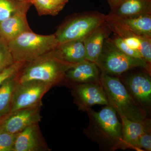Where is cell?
Returning a JSON list of instances; mask_svg holds the SVG:
<instances>
[{
    "mask_svg": "<svg viewBox=\"0 0 151 151\" xmlns=\"http://www.w3.org/2000/svg\"><path fill=\"white\" fill-rule=\"evenodd\" d=\"M42 106V103L11 112L0 119V127L9 133L17 134L31 125L39 124L42 119L40 114Z\"/></svg>",
    "mask_w": 151,
    "mask_h": 151,
    "instance_id": "8",
    "label": "cell"
},
{
    "mask_svg": "<svg viewBox=\"0 0 151 151\" xmlns=\"http://www.w3.org/2000/svg\"><path fill=\"white\" fill-rule=\"evenodd\" d=\"M52 87L49 84L37 80L19 83L14 93L11 112L42 103V97Z\"/></svg>",
    "mask_w": 151,
    "mask_h": 151,
    "instance_id": "7",
    "label": "cell"
},
{
    "mask_svg": "<svg viewBox=\"0 0 151 151\" xmlns=\"http://www.w3.org/2000/svg\"><path fill=\"white\" fill-rule=\"evenodd\" d=\"M29 8L20 10L0 23V39L7 44L23 33L32 31L26 17Z\"/></svg>",
    "mask_w": 151,
    "mask_h": 151,
    "instance_id": "13",
    "label": "cell"
},
{
    "mask_svg": "<svg viewBox=\"0 0 151 151\" xmlns=\"http://www.w3.org/2000/svg\"><path fill=\"white\" fill-rule=\"evenodd\" d=\"M20 1H25L27 2H28L27 1V0H20Z\"/></svg>",
    "mask_w": 151,
    "mask_h": 151,
    "instance_id": "30",
    "label": "cell"
},
{
    "mask_svg": "<svg viewBox=\"0 0 151 151\" xmlns=\"http://www.w3.org/2000/svg\"><path fill=\"white\" fill-rule=\"evenodd\" d=\"M102 71L107 74L119 75L135 68L149 69L150 64L143 60L129 56L120 51L106 39L103 50L96 63Z\"/></svg>",
    "mask_w": 151,
    "mask_h": 151,
    "instance_id": "6",
    "label": "cell"
},
{
    "mask_svg": "<svg viewBox=\"0 0 151 151\" xmlns=\"http://www.w3.org/2000/svg\"><path fill=\"white\" fill-rule=\"evenodd\" d=\"M71 87L74 102L78 110L87 111L94 105H109L105 92L99 83H83Z\"/></svg>",
    "mask_w": 151,
    "mask_h": 151,
    "instance_id": "9",
    "label": "cell"
},
{
    "mask_svg": "<svg viewBox=\"0 0 151 151\" xmlns=\"http://www.w3.org/2000/svg\"><path fill=\"white\" fill-rule=\"evenodd\" d=\"M112 32L105 21L84 40L86 60L96 63L102 52L105 40Z\"/></svg>",
    "mask_w": 151,
    "mask_h": 151,
    "instance_id": "15",
    "label": "cell"
},
{
    "mask_svg": "<svg viewBox=\"0 0 151 151\" xmlns=\"http://www.w3.org/2000/svg\"><path fill=\"white\" fill-rule=\"evenodd\" d=\"M112 43L120 51L129 56L144 60L142 55L137 51L129 47L124 41L123 39L116 35L113 38H109Z\"/></svg>",
    "mask_w": 151,
    "mask_h": 151,
    "instance_id": "25",
    "label": "cell"
},
{
    "mask_svg": "<svg viewBox=\"0 0 151 151\" xmlns=\"http://www.w3.org/2000/svg\"><path fill=\"white\" fill-rule=\"evenodd\" d=\"M54 50L60 59L68 63L76 64L86 60L84 41L71 40L58 44Z\"/></svg>",
    "mask_w": 151,
    "mask_h": 151,
    "instance_id": "19",
    "label": "cell"
},
{
    "mask_svg": "<svg viewBox=\"0 0 151 151\" xmlns=\"http://www.w3.org/2000/svg\"><path fill=\"white\" fill-rule=\"evenodd\" d=\"M74 65L60 59L53 50L26 63L15 77L19 84L37 80L53 87L63 81L66 71Z\"/></svg>",
    "mask_w": 151,
    "mask_h": 151,
    "instance_id": "2",
    "label": "cell"
},
{
    "mask_svg": "<svg viewBox=\"0 0 151 151\" xmlns=\"http://www.w3.org/2000/svg\"><path fill=\"white\" fill-rule=\"evenodd\" d=\"M15 76L7 79L0 87V119L12 111L14 93L19 84Z\"/></svg>",
    "mask_w": 151,
    "mask_h": 151,
    "instance_id": "20",
    "label": "cell"
},
{
    "mask_svg": "<svg viewBox=\"0 0 151 151\" xmlns=\"http://www.w3.org/2000/svg\"><path fill=\"white\" fill-rule=\"evenodd\" d=\"M149 130L143 133L139 138V147L142 151V148L145 150H151V136Z\"/></svg>",
    "mask_w": 151,
    "mask_h": 151,
    "instance_id": "27",
    "label": "cell"
},
{
    "mask_svg": "<svg viewBox=\"0 0 151 151\" xmlns=\"http://www.w3.org/2000/svg\"><path fill=\"white\" fill-rule=\"evenodd\" d=\"M35 6L40 16H55L59 13L65 4L55 0H27Z\"/></svg>",
    "mask_w": 151,
    "mask_h": 151,
    "instance_id": "21",
    "label": "cell"
},
{
    "mask_svg": "<svg viewBox=\"0 0 151 151\" xmlns=\"http://www.w3.org/2000/svg\"><path fill=\"white\" fill-rule=\"evenodd\" d=\"M122 1V0H108V3L111 6V9L114 8Z\"/></svg>",
    "mask_w": 151,
    "mask_h": 151,
    "instance_id": "28",
    "label": "cell"
},
{
    "mask_svg": "<svg viewBox=\"0 0 151 151\" xmlns=\"http://www.w3.org/2000/svg\"><path fill=\"white\" fill-rule=\"evenodd\" d=\"M99 82L105 92L109 105L120 116L141 123L149 122L146 118V111L137 104L119 78L102 71Z\"/></svg>",
    "mask_w": 151,
    "mask_h": 151,
    "instance_id": "3",
    "label": "cell"
},
{
    "mask_svg": "<svg viewBox=\"0 0 151 151\" xmlns=\"http://www.w3.org/2000/svg\"><path fill=\"white\" fill-rule=\"evenodd\" d=\"M55 1H57L60 2L64 3L65 4L68 2V0H55Z\"/></svg>",
    "mask_w": 151,
    "mask_h": 151,
    "instance_id": "29",
    "label": "cell"
},
{
    "mask_svg": "<svg viewBox=\"0 0 151 151\" xmlns=\"http://www.w3.org/2000/svg\"><path fill=\"white\" fill-rule=\"evenodd\" d=\"M99 70L95 63L86 60L76 64L65 73L63 81L72 86L76 84L99 82Z\"/></svg>",
    "mask_w": 151,
    "mask_h": 151,
    "instance_id": "14",
    "label": "cell"
},
{
    "mask_svg": "<svg viewBox=\"0 0 151 151\" xmlns=\"http://www.w3.org/2000/svg\"><path fill=\"white\" fill-rule=\"evenodd\" d=\"M26 63L15 62L0 73V87L6 80L16 75Z\"/></svg>",
    "mask_w": 151,
    "mask_h": 151,
    "instance_id": "26",
    "label": "cell"
},
{
    "mask_svg": "<svg viewBox=\"0 0 151 151\" xmlns=\"http://www.w3.org/2000/svg\"><path fill=\"white\" fill-rule=\"evenodd\" d=\"M106 16L97 12L75 14L65 19L54 34L58 43L69 41H84L106 21Z\"/></svg>",
    "mask_w": 151,
    "mask_h": 151,
    "instance_id": "5",
    "label": "cell"
},
{
    "mask_svg": "<svg viewBox=\"0 0 151 151\" xmlns=\"http://www.w3.org/2000/svg\"><path fill=\"white\" fill-rule=\"evenodd\" d=\"M50 150L39 124L31 125L17 134L14 151Z\"/></svg>",
    "mask_w": 151,
    "mask_h": 151,
    "instance_id": "10",
    "label": "cell"
},
{
    "mask_svg": "<svg viewBox=\"0 0 151 151\" xmlns=\"http://www.w3.org/2000/svg\"><path fill=\"white\" fill-rule=\"evenodd\" d=\"M15 62L7 44L0 39V73Z\"/></svg>",
    "mask_w": 151,
    "mask_h": 151,
    "instance_id": "23",
    "label": "cell"
},
{
    "mask_svg": "<svg viewBox=\"0 0 151 151\" xmlns=\"http://www.w3.org/2000/svg\"><path fill=\"white\" fill-rule=\"evenodd\" d=\"M129 91L136 103L144 110L151 103V79L148 74L137 73L130 76L127 80Z\"/></svg>",
    "mask_w": 151,
    "mask_h": 151,
    "instance_id": "12",
    "label": "cell"
},
{
    "mask_svg": "<svg viewBox=\"0 0 151 151\" xmlns=\"http://www.w3.org/2000/svg\"><path fill=\"white\" fill-rule=\"evenodd\" d=\"M16 135L0 127V151H14Z\"/></svg>",
    "mask_w": 151,
    "mask_h": 151,
    "instance_id": "24",
    "label": "cell"
},
{
    "mask_svg": "<svg viewBox=\"0 0 151 151\" xmlns=\"http://www.w3.org/2000/svg\"><path fill=\"white\" fill-rule=\"evenodd\" d=\"M86 111L89 114V124L85 129V133L89 137L105 150H125L122 124L113 107L106 105L99 112L90 108Z\"/></svg>",
    "mask_w": 151,
    "mask_h": 151,
    "instance_id": "1",
    "label": "cell"
},
{
    "mask_svg": "<svg viewBox=\"0 0 151 151\" xmlns=\"http://www.w3.org/2000/svg\"><path fill=\"white\" fill-rule=\"evenodd\" d=\"M122 121V137L125 150L131 149L142 151L139 147L140 137L146 131L150 130V122L145 123L134 122L121 116Z\"/></svg>",
    "mask_w": 151,
    "mask_h": 151,
    "instance_id": "17",
    "label": "cell"
},
{
    "mask_svg": "<svg viewBox=\"0 0 151 151\" xmlns=\"http://www.w3.org/2000/svg\"><path fill=\"white\" fill-rule=\"evenodd\" d=\"M147 14H151V0H122L108 14L127 18Z\"/></svg>",
    "mask_w": 151,
    "mask_h": 151,
    "instance_id": "18",
    "label": "cell"
},
{
    "mask_svg": "<svg viewBox=\"0 0 151 151\" xmlns=\"http://www.w3.org/2000/svg\"><path fill=\"white\" fill-rule=\"evenodd\" d=\"M31 4L20 0H0V23Z\"/></svg>",
    "mask_w": 151,
    "mask_h": 151,
    "instance_id": "22",
    "label": "cell"
},
{
    "mask_svg": "<svg viewBox=\"0 0 151 151\" xmlns=\"http://www.w3.org/2000/svg\"><path fill=\"white\" fill-rule=\"evenodd\" d=\"M58 44L54 34L40 35L30 31L10 41L7 46L15 62L27 63L53 50Z\"/></svg>",
    "mask_w": 151,
    "mask_h": 151,
    "instance_id": "4",
    "label": "cell"
},
{
    "mask_svg": "<svg viewBox=\"0 0 151 151\" xmlns=\"http://www.w3.org/2000/svg\"><path fill=\"white\" fill-rule=\"evenodd\" d=\"M112 32L123 39L129 47L139 52L145 61L150 65L151 38L135 34L121 25L106 21Z\"/></svg>",
    "mask_w": 151,
    "mask_h": 151,
    "instance_id": "11",
    "label": "cell"
},
{
    "mask_svg": "<svg viewBox=\"0 0 151 151\" xmlns=\"http://www.w3.org/2000/svg\"><path fill=\"white\" fill-rule=\"evenodd\" d=\"M106 16V21L119 24L137 35L151 38V14L127 18Z\"/></svg>",
    "mask_w": 151,
    "mask_h": 151,
    "instance_id": "16",
    "label": "cell"
}]
</instances>
